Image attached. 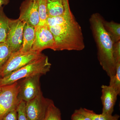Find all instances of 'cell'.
Listing matches in <instances>:
<instances>
[{
	"instance_id": "15",
	"label": "cell",
	"mask_w": 120,
	"mask_h": 120,
	"mask_svg": "<svg viewBox=\"0 0 120 120\" xmlns=\"http://www.w3.org/2000/svg\"><path fill=\"white\" fill-rule=\"evenodd\" d=\"M47 15L49 17H56L61 15L64 11L62 0H54L47 2Z\"/></svg>"
},
{
	"instance_id": "1",
	"label": "cell",
	"mask_w": 120,
	"mask_h": 120,
	"mask_svg": "<svg viewBox=\"0 0 120 120\" xmlns=\"http://www.w3.org/2000/svg\"><path fill=\"white\" fill-rule=\"evenodd\" d=\"M64 11L60 23L49 27L53 35L56 51H81L85 47L82 27L71 11L68 0H62Z\"/></svg>"
},
{
	"instance_id": "24",
	"label": "cell",
	"mask_w": 120,
	"mask_h": 120,
	"mask_svg": "<svg viewBox=\"0 0 120 120\" xmlns=\"http://www.w3.org/2000/svg\"><path fill=\"white\" fill-rule=\"evenodd\" d=\"M0 120H17L16 109L12 110L8 112Z\"/></svg>"
},
{
	"instance_id": "18",
	"label": "cell",
	"mask_w": 120,
	"mask_h": 120,
	"mask_svg": "<svg viewBox=\"0 0 120 120\" xmlns=\"http://www.w3.org/2000/svg\"><path fill=\"white\" fill-rule=\"evenodd\" d=\"M116 73L115 75L109 77V86L116 90L118 95L120 94V62L116 64Z\"/></svg>"
},
{
	"instance_id": "4",
	"label": "cell",
	"mask_w": 120,
	"mask_h": 120,
	"mask_svg": "<svg viewBox=\"0 0 120 120\" xmlns=\"http://www.w3.org/2000/svg\"><path fill=\"white\" fill-rule=\"evenodd\" d=\"M43 55L41 52L32 50L25 52L19 50L12 53L8 60L0 69V78L4 77L38 60Z\"/></svg>"
},
{
	"instance_id": "3",
	"label": "cell",
	"mask_w": 120,
	"mask_h": 120,
	"mask_svg": "<svg viewBox=\"0 0 120 120\" xmlns=\"http://www.w3.org/2000/svg\"><path fill=\"white\" fill-rule=\"evenodd\" d=\"M51 65L48 56L44 54L38 60L0 78V86L10 85L21 79L31 76L45 75L49 71Z\"/></svg>"
},
{
	"instance_id": "8",
	"label": "cell",
	"mask_w": 120,
	"mask_h": 120,
	"mask_svg": "<svg viewBox=\"0 0 120 120\" xmlns=\"http://www.w3.org/2000/svg\"><path fill=\"white\" fill-rule=\"evenodd\" d=\"M35 38L32 51L41 52L42 50L50 49L56 51V46L53 35L47 25L35 27Z\"/></svg>"
},
{
	"instance_id": "16",
	"label": "cell",
	"mask_w": 120,
	"mask_h": 120,
	"mask_svg": "<svg viewBox=\"0 0 120 120\" xmlns=\"http://www.w3.org/2000/svg\"><path fill=\"white\" fill-rule=\"evenodd\" d=\"M82 111L91 118L92 120H119L120 116L118 114L114 115L98 114L94 111L81 107Z\"/></svg>"
},
{
	"instance_id": "14",
	"label": "cell",
	"mask_w": 120,
	"mask_h": 120,
	"mask_svg": "<svg viewBox=\"0 0 120 120\" xmlns=\"http://www.w3.org/2000/svg\"><path fill=\"white\" fill-rule=\"evenodd\" d=\"M10 19L5 14L4 8H0V43L5 42L9 30Z\"/></svg>"
},
{
	"instance_id": "20",
	"label": "cell",
	"mask_w": 120,
	"mask_h": 120,
	"mask_svg": "<svg viewBox=\"0 0 120 120\" xmlns=\"http://www.w3.org/2000/svg\"><path fill=\"white\" fill-rule=\"evenodd\" d=\"M44 120H62L60 111L55 105L53 101L49 105Z\"/></svg>"
},
{
	"instance_id": "23",
	"label": "cell",
	"mask_w": 120,
	"mask_h": 120,
	"mask_svg": "<svg viewBox=\"0 0 120 120\" xmlns=\"http://www.w3.org/2000/svg\"><path fill=\"white\" fill-rule=\"evenodd\" d=\"M113 56L116 64L120 62V41L113 44Z\"/></svg>"
},
{
	"instance_id": "11",
	"label": "cell",
	"mask_w": 120,
	"mask_h": 120,
	"mask_svg": "<svg viewBox=\"0 0 120 120\" xmlns=\"http://www.w3.org/2000/svg\"><path fill=\"white\" fill-rule=\"evenodd\" d=\"M101 99L102 105V113L112 115L118 95L116 90L109 86L102 85Z\"/></svg>"
},
{
	"instance_id": "26",
	"label": "cell",
	"mask_w": 120,
	"mask_h": 120,
	"mask_svg": "<svg viewBox=\"0 0 120 120\" xmlns=\"http://www.w3.org/2000/svg\"><path fill=\"white\" fill-rule=\"evenodd\" d=\"M54 0H47V2H51Z\"/></svg>"
},
{
	"instance_id": "6",
	"label": "cell",
	"mask_w": 120,
	"mask_h": 120,
	"mask_svg": "<svg viewBox=\"0 0 120 120\" xmlns=\"http://www.w3.org/2000/svg\"><path fill=\"white\" fill-rule=\"evenodd\" d=\"M52 101L45 98L41 92L34 98L26 102L25 109L27 120H44Z\"/></svg>"
},
{
	"instance_id": "19",
	"label": "cell",
	"mask_w": 120,
	"mask_h": 120,
	"mask_svg": "<svg viewBox=\"0 0 120 120\" xmlns=\"http://www.w3.org/2000/svg\"><path fill=\"white\" fill-rule=\"evenodd\" d=\"M12 53L6 42L0 43V69L8 60Z\"/></svg>"
},
{
	"instance_id": "9",
	"label": "cell",
	"mask_w": 120,
	"mask_h": 120,
	"mask_svg": "<svg viewBox=\"0 0 120 120\" xmlns=\"http://www.w3.org/2000/svg\"><path fill=\"white\" fill-rule=\"evenodd\" d=\"M24 23L17 19L9 20V30L5 42L12 52L19 51L22 48Z\"/></svg>"
},
{
	"instance_id": "10",
	"label": "cell",
	"mask_w": 120,
	"mask_h": 120,
	"mask_svg": "<svg viewBox=\"0 0 120 120\" xmlns=\"http://www.w3.org/2000/svg\"><path fill=\"white\" fill-rule=\"evenodd\" d=\"M20 10V20L34 27L38 25L39 17L37 0H25Z\"/></svg>"
},
{
	"instance_id": "13",
	"label": "cell",
	"mask_w": 120,
	"mask_h": 120,
	"mask_svg": "<svg viewBox=\"0 0 120 120\" xmlns=\"http://www.w3.org/2000/svg\"><path fill=\"white\" fill-rule=\"evenodd\" d=\"M103 25L105 30L112 39L113 44L120 41V24L114 21L107 22L104 19Z\"/></svg>"
},
{
	"instance_id": "17",
	"label": "cell",
	"mask_w": 120,
	"mask_h": 120,
	"mask_svg": "<svg viewBox=\"0 0 120 120\" xmlns=\"http://www.w3.org/2000/svg\"><path fill=\"white\" fill-rule=\"evenodd\" d=\"M38 6V11L39 17L38 25H46L47 15V0H37Z\"/></svg>"
},
{
	"instance_id": "21",
	"label": "cell",
	"mask_w": 120,
	"mask_h": 120,
	"mask_svg": "<svg viewBox=\"0 0 120 120\" xmlns=\"http://www.w3.org/2000/svg\"><path fill=\"white\" fill-rule=\"evenodd\" d=\"M26 103L25 102L21 101L17 105V120H27L25 109Z\"/></svg>"
},
{
	"instance_id": "5",
	"label": "cell",
	"mask_w": 120,
	"mask_h": 120,
	"mask_svg": "<svg viewBox=\"0 0 120 120\" xmlns=\"http://www.w3.org/2000/svg\"><path fill=\"white\" fill-rule=\"evenodd\" d=\"M0 93V120L8 112L16 109L19 102L17 98L19 83L16 82L3 86Z\"/></svg>"
},
{
	"instance_id": "7",
	"label": "cell",
	"mask_w": 120,
	"mask_h": 120,
	"mask_svg": "<svg viewBox=\"0 0 120 120\" xmlns=\"http://www.w3.org/2000/svg\"><path fill=\"white\" fill-rule=\"evenodd\" d=\"M41 75H37L24 78L19 83L18 100L27 102L37 97L42 92L40 84Z\"/></svg>"
},
{
	"instance_id": "22",
	"label": "cell",
	"mask_w": 120,
	"mask_h": 120,
	"mask_svg": "<svg viewBox=\"0 0 120 120\" xmlns=\"http://www.w3.org/2000/svg\"><path fill=\"white\" fill-rule=\"evenodd\" d=\"M71 120H92L82 111L80 108L75 110L71 116Z\"/></svg>"
},
{
	"instance_id": "25",
	"label": "cell",
	"mask_w": 120,
	"mask_h": 120,
	"mask_svg": "<svg viewBox=\"0 0 120 120\" xmlns=\"http://www.w3.org/2000/svg\"><path fill=\"white\" fill-rule=\"evenodd\" d=\"M10 0H0V8L3 5H7L8 4Z\"/></svg>"
},
{
	"instance_id": "27",
	"label": "cell",
	"mask_w": 120,
	"mask_h": 120,
	"mask_svg": "<svg viewBox=\"0 0 120 120\" xmlns=\"http://www.w3.org/2000/svg\"><path fill=\"white\" fill-rule=\"evenodd\" d=\"M1 90H2V87L0 86V93L1 92Z\"/></svg>"
},
{
	"instance_id": "12",
	"label": "cell",
	"mask_w": 120,
	"mask_h": 120,
	"mask_svg": "<svg viewBox=\"0 0 120 120\" xmlns=\"http://www.w3.org/2000/svg\"><path fill=\"white\" fill-rule=\"evenodd\" d=\"M35 38V27L27 23L24 26L22 43L19 51L25 52L32 50Z\"/></svg>"
},
{
	"instance_id": "2",
	"label": "cell",
	"mask_w": 120,
	"mask_h": 120,
	"mask_svg": "<svg viewBox=\"0 0 120 120\" xmlns=\"http://www.w3.org/2000/svg\"><path fill=\"white\" fill-rule=\"evenodd\" d=\"M104 19L99 13H93L89 19L90 28L97 48L99 64L109 77L115 75L116 64L113 56V43L103 25Z\"/></svg>"
}]
</instances>
